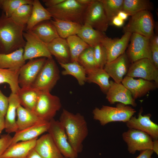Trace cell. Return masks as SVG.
<instances>
[{"label":"cell","instance_id":"cell-1","mask_svg":"<svg viewBox=\"0 0 158 158\" xmlns=\"http://www.w3.org/2000/svg\"><path fill=\"white\" fill-rule=\"evenodd\" d=\"M59 121L64 126L73 148L78 154L81 152L83 143L88 133L84 116L79 113L74 114L63 109Z\"/></svg>","mask_w":158,"mask_h":158},{"label":"cell","instance_id":"cell-2","mask_svg":"<svg viewBox=\"0 0 158 158\" xmlns=\"http://www.w3.org/2000/svg\"><path fill=\"white\" fill-rule=\"evenodd\" d=\"M26 26L15 23L3 12L0 16V54H7L24 48L23 32Z\"/></svg>","mask_w":158,"mask_h":158},{"label":"cell","instance_id":"cell-3","mask_svg":"<svg viewBox=\"0 0 158 158\" xmlns=\"http://www.w3.org/2000/svg\"><path fill=\"white\" fill-rule=\"evenodd\" d=\"M136 112L131 107L121 103L116 107L103 105L100 108L95 107L92 111L94 119L104 126L113 122H126Z\"/></svg>","mask_w":158,"mask_h":158},{"label":"cell","instance_id":"cell-4","mask_svg":"<svg viewBox=\"0 0 158 158\" xmlns=\"http://www.w3.org/2000/svg\"><path fill=\"white\" fill-rule=\"evenodd\" d=\"M87 6H83L76 0H65L47 10L54 19L71 21L83 25V18Z\"/></svg>","mask_w":158,"mask_h":158},{"label":"cell","instance_id":"cell-5","mask_svg":"<svg viewBox=\"0 0 158 158\" xmlns=\"http://www.w3.org/2000/svg\"><path fill=\"white\" fill-rule=\"evenodd\" d=\"M155 24L152 15L149 11H144L131 16L123 28L125 32L138 34L150 39L154 34Z\"/></svg>","mask_w":158,"mask_h":158},{"label":"cell","instance_id":"cell-6","mask_svg":"<svg viewBox=\"0 0 158 158\" xmlns=\"http://www.w3.org/2000/svg\"><path fill=\"white\" fill-rule=\"evenodd\" d=\"M60 78L59 71L52 58H47L32 87L50 92Z\"/></svg>","mask_w":158,"mask_h":158},{"label":"cell","instance_id":"cell-7","mask_svg":"<svg viewBox=\"0 0 158 158\" xmlns=\"http://www.w3.org/2000/svg\"><path fill=\"white\" fill-rule=\"evenodd\" d=\"M61 107L60 98L50 92L40 91L34 113L42 120L49 121L54 118Z\"/></svg>","mask_w":158,"mask_h":158},{"label":"cell","instance_id":"cell-8","mask_svg":"<svg viewBox=\"0 0 158 158\" xmlns=\"http://www.w3.org/2000/svg\"><path fill=\"white\" fill-rule=\"evenodd\" d=\"M61 154L66 158H77L78 154L68 141L65 128L59 121L54 118L49 121L47 131Z\"/></svg>","mask_w":158,"mask_h":158},{"label":"cell","instance_id":"cell-9","mask_svg":"<svg viewBox=\"0 0 158 158\" xmlns=\"http://www.w3.org/2000/svg\"><path fill=\"white\" fill-rule=\"evenodd\" d=\"M87 23L95 29L104 32L109 23L103 5L100 0H94L88 5L83 18V24Z\"/></svg>","mask_w":158,"mask_h":158},{"label":"cell","instance_id":"cell-10","mask_svg":"<svg viewBox=\"0 0 158 158\" xmlns=\"http://www.w3.org/2000/svg\"><path fill=\"white\" fill-rule=\"evenodd\" d=\"M122 137L127 145L128 150L130 154H134L137 151L152 149V138L146 133L129 129L123 133Z\"/></svg>","mask_w":158,"mask_h":158},{"label":"cell","instance_id":"cell-11","mask_svg":"<svg viewBox=\"0 0 158 158\" xmlns=\"http://www.w3.org/2000/svg\"><path fill=\"white\" fill-rule=\"evenodd\" d=\"M23 36L26 41L23 48V57L25 60L41 57H52L46 44L32 31L26 30L23 32Z\"/></svg>","mask_w":158,"mask_h":158},{"label":"cell","instance_id":"cell-12","mask_svg":"<svg viewBox=\"0 0 158 158\" xmlns=\"http://www.w3.org/2000/svg\"><path fill=\"white\" fill-rule=\"evenodd\" d=\"M130 39V43L127 55L132 63L144 58L152 60L149 38L138 34L132 33Z\"/></svg>","mask_w":158,"mask_h":158},{"label":"cell","instance_id":"cell-13","mask_svg":"<svg viewBox=\"0 0 158 158\" xmlns=\"http://www.w3.org/2000/svg\"><path fill=\"white\" fill-rule=\"evenodd\" d=\"M158 68L152 61L144 58L132 63L129 67L126 76L132 78H140L158 84Z\"/></svg>","mask_w":158,"mask_h":158},{"label":"cell","instance_id":"cell-14","mask_svg":"<svg viewBox=\"0 0 158 158\" xmlns=\"http://www.w3.org/2000/svg\"><path fill=\"white\" fill-rule=\"evenodd\" d=\"M46 59L41 57L29 60L21 67L18 77L20 88L32 87Z\"/></svg>","mask_w":158,"mask_h":158},{"label":"cell","instance_id":"cell-15","mask_svg":"<svg viewBox=\"0 0 158 158\" xmlns=\"http://www.w3.org/2000/svg\"><path fill=\"white\" fill-rule=\"evenodd\" d=\"M132 33L125 32L120 38L112 39L106 36L101 42L107 54V63L115 59L125 53Z\"/></svg>","mask_w":158,"mask_h":158},{"label":"cell","instance_id":"cell-16","mask_svg":"<svg viewBox=\"0 0 158 158\" xmlns=\"http://www.w3.org/2000/svg\"><path fill=\"white\" fill-rule=\"evenodd\" d=\"M142 109H140L138 117L133 116L126 122L129 129L140 130L147 133L154 139L158 138V125L150 119V114L142 116Z\"/></svg>","mask_w":158,"mask_h":158},{"label":"cell","instance_id":"cell-17","mask_svg":"<svg viewBox=\"0 0 158 158\" xmlns=\"http://www.w3.org/2000/svg\"><path fill=\"white\" fill-rule=\"evenodd\" d=\"M110 87L106 93V98L111 104L119 102L126 105L135 107L137 104L130 92L121 83L109 81Z\"/></svg>","mask_w":158,"mask_h":158},{"label":"cell","instance_id":"cell-18","mask_svg":"<svg viewBox=\"0 0 158 158\" xmlns=\"http://www.w3.org/2000/svg\"><path fill=\"white\" fill-rule=\"evenodd\" d=\"M121 83L130 92L135 100L158 87V84L155 82L141 78L135 79L127 76L123 78Z\"/></svg>","mask_w":158,"mask_h":158},{"label":"cell","instance_id":"cell-19","mask_svg":"<svg viewBox=\"0 0 158 158\" xmlns=\"http://www.w3.org/2000/svg\"><path fill=\"white\" fill-rule=\"evenodd\" d=\"M128 61L127 54L124 53L114 60L107 63L104 69L114 82L121 83L124 75L127 73Z\"/></svg>","mask_w":158,"mask_h":158},{"label":"cell","instance_id":"cell-20","mask_svg":"<svg viewBox=\"0 0 158 158\" xmlns=\"http://www.w3.org/2000/svg\"><path fill=\"white\" fill-rule=\"evenodd\" d=\"M34 149L42 158L64 157L49 133L37 139Z\"/></svg>","mask_w":158,"mask_h":158},{"label":"cell","instance_id":"cell-21","mask_svg":"<svg viewBox=\"0 0 158 158\" xmlns=\"http://www.w3.org/2000/svg\"><path fill=\"white\" fill-rule=\"evenodd\" d=\"M49 127V121L42 120L25 129L18 130L12 137L11 145L37 138L38 136L47 132Z\"/></svg>","mask_w":158,"mask_h":158},{"label":"cell","instance_id":"cell-22","mask_svg":"<svg viewBox=\"0 0 158 158\" xmlns=\"http://www.w3.org/2000/svg\"><path fill=\"white\" fill-rule=\"evenodd\" d=\"M46 44L51 55L55 57L59 63L71 62L70 51L66 39L59 37Z\"/></svg>","mask_w":158,"mask_h":158},{"label":"cell","instance_id":"cell-23","mask_svg":"<svg viewBox=\"0 0 158 158\" xmlns=\"http://www.w3.org/2000/svg\"><path fill=\"white\" fill-rule=\"evenodd\" d=\"M37 139L20 141L11 145L0 158H27L30 151L34 148Z\"/></svg>","mask_w":158,"mask_h":158},{"label":"cell","instance_id":"cell-24","mask_svg":"<svg viewBox=\"0 0 158 158\" xmlns=\"http://www.w3.org/2000/svg\"><path fill=\"white\" fill-rule=\"evenodd\" d=\"M23 53V48H20L8 54H0V68L19 70L25 63Z\"/></svg>","mask_w":158,"mask_h":158},{"label":"cell","instance_id":"cell-25","mask_svg":"<svg viewBox=\"0 0 158 158\" xmlns=\"http://www.w3.org/2000/svg\"><path fill=\"white\" fill-rule=\"evenodd\" d=\"M9 104L5 116L6 132L8 134L16 132L18 130L16 117L17 109L20 104L19 100L16 94L11 93L8 97Z\"/></svg>","mask_w":158,"mask_h":158},{"label":"cell","instance_id":"cell-26","mask_svg":"<svg viewBox=\"0 0 158 158\" xmlns=\"http://www.w3.org/2000/svg\"><path fill=\"white\" fill-rule=\"evenodd\" d=\"M31 31L45 44L49 43L59 37L55 27L50 20L39 23L35 26Z\"/></svg>","mask_w":158,"mask_h":158},{"label":"cell","instance_id":"cell-27","mask_svg":"<svg viewBox=\"0 0 158 158\" xmlns=\"http://www.w3.org/2000/svg\"><path fill=\"white\" fill-rule=\"evenodd\" d=\"M32 8L30 18L26 25V30L31 31L36 25L42 21L50 20L51 15L38 0H33Z\"/></svg>","mask_w":158,"mask_h":158},{"label":"cell","instance_id":"cell-28","mask_svg":"<svg viewBox=\"0 0 158 158\" xmlns=\"http://www.w3.org/2000/svg\"><path fill=\"white\" fill-rule=\"evenodd\" d=\"M85 71L87 82L96 84L102 91L106 94L110 87V76L104 68H95Z\"/></svg>","mask_w":158,"mask_h":158},{"label":"cell","instance_id":"cell-29","mask_svg":"<svg viewBox=\"0 0 158 158\" xmlns=\"http://www.w3.org/2000/svg\"><path fill=\"white\" fill-rule=\"evenodd\" d=\"M40 91L32 87H20L16 94L20 104L24 108L33 111L38 99Z\"/></svg>","mask_w":158,"mask_h":158},{"label":"cell","instance_id":"cell-30","mask_svg":"<svg viewBox=\"0 0 158 158\" xmlns=\"http://www.w3.org/2000/svg\"><path fill=\"white\" fill-rule=\"evenodd\" d=\"M77 35L90 47H93L101 43L107 36L104 32L93 28L87 23H84Z\"/></svg>","mask_w":158,"mask_h":158},{"label":"cell","instance_id":"cell-31","mask_svg":"<svg viewBox=\"0 0 158 158\" xmlns=\"http://www.w3.org/2000/svg\"><path fill=\"white\" fill-rule=\"evenodd\" d=\"M50 20L55 27L59 37L64 39L72 35H77L83 25L56 19L53 18Z\"/></svg>","mask_w":158,"mask_h":158},{"label":"cell","instance_id":"cell-32","mask_svg":"<svg viewBox=\"0 0 158 158\" xmlns=\"http://www.w3.org/2000/svg\"><path fill=\"white\" fill-rule=\"evenodd\" d=\"M17 115L16 122L18 130L25 129L43 120L39 117L33 111L24 108L20 104L17 109Z\"/></svg>","mask_w":158,"mask_h":158},{"label":"cell","instance_id":"cell-33","mask_svg":"<svg viewBox=\"0 0 158 158\" xmlns=\"http://www.w3.org/2000/svg\"><path fill=\"white\" fill-rule=\"evenodd\" d=\"M59 64L64 69L61 72L62 75L73 76L80 86L84 85L87 82L85 70L78 62L74 61L66 63Z\"/></svg>","mask_w":158,"mask_h":158},{"label":"cell","instance_id":"cell-34","mask_svg":"<svg viewBox=\"0 0 158 158\" xmlns=\"http://www.w3.org/2000/svg\"><path fill=\"white\" fill-rule=\"evenodd\" d=\"M153 7L152 4L148 0H123L122 11L132 16L142 11H150Z\"/></svg>","mask_w":158,"mask_h":158},{"label":"cell","instance_id":"cell-35","mask_svg":"<svg viewBox=\"0 0 158 158\" xmlns=\"http://www.w3.org/2000/svg\"><path fill=\"white\" fill-rule=\"evenodd\" d=\"M66 40L69 49L71 62H78L80 54L90 46L77 35L70 36Z\"/></svg>","mask_w":158,"mask_h":158},{"label":"cell","instance_id":"cell-36","mask_svg":"<svg viewBox=\"0 0 158 158\" xmlns=\"http://www.w3.org/2000/svg\"><path fill=\"white\" fill-rule=\"evenodd\" d=\"M19 70L0 68V84H8L12 93L17 94L20 88L18 83Z\"/></svg>","mask_w":158,"mask_h":158},{"label":"cell","instance_id":"cell-37","mask_svg":"<svg viewBox=\"0 0 158 158\" xmlns=\"http://www.w3.org/2000/svg\"><path fill=\"white\" fill-rule=\"evenodd\" d=\"M32 8V4H22L15 10L10 18L18 25L26 26L30 17Z\"/></svg>","mask_w":158,"mask_h":158},{"label":"cell","instance_id":"cell-38","mask_svg":"<svg viewBox=\"0 0 158 158\" xmlns=\"http://www.w3.org/2000/svg\"><path fill=\"white\" fill-rule=\"evenodd\" d=\"M108 19L110 25L112 19L122 11L123 0H100Z\"/></svg>","mask_w":158,"mask_h":158},{"label":"cell","instance_id":"cell-39","mask_svg":"<svg viewBox=\"0 0 158 158\" xmlns=\"http://www.w3.org/2000/svg\"><path fill=\"white\" fill-rule=\"evenodd\" d=\"M33 0H0V8L6 16L10 17L13 13L21 5L32 4Z\"/></svg>","mask_w":158,"mask_h":158},{"label":"cell","instance_id":"cell-40","mask_svg":"<svg viewBox=\"0 0 158 158\" xmlns=\"http://www.w3.org/2000/svg\"><path fill=\"white\" fill-rule=\"evenodd\" d=\"M78 62L85 70L97 68L94 59L93 47H89L85 49L79 56Z\"/></svg>","mask_w":158,"mask_h":158},{"label":"cell","instance_id":"cell-41","mask_svg":"<svg viewBox=\"0 0 158 158\" xmlns=\"http://www.w3.org/2000/svg\"><path fill=\"white\" fill-rule=\"evenodd\" d=\"M93 47L96 67L104 68L107 62V54L105 48L101 43L97 44Z\"/></svg>","mask_w":158,"mask_h":158},{"label":"cell","instance_id":"cell-42","mask_svg":"<svg viewBox=\"0 0 158 158\" xmlns=\"http://www.w3.org/2000/svg\"><path fill=\"white\" fill-rule=\"evenodd\" d=\"M12 137L9 134L1 135L0 138V157L11 145Z\"/></svg>","mask_w":158,"mask_h":158},{"label":"cell","instance_id":"cell-43","mask_svg":"<svg viewBox=\"0 0 158 158\" xmlns=\"http://www.w3.org/2000/svg\"><path fill=\"white\" fill-rule=\"evenodd\" d=\"M9 104L8 97L5 96L0 90V112L5 117Z\"/></svg>","mask_w":158,"mask_h":158},{"label":"cell","instance_id":"cell-44","mask_svg":"<svg viewBox=\"0 0 158 158\" xmlns=\"http://www.w3.org/2000/svg\"><path fill=\"white\" fill-rule=\"evenodd\" d=\"M152 60L156 67L158 68V46L150 44Z\"/></svg>","mask_w":158,"mask_h":158},{"label":"cell","instance_id":"cell-45","mask_svg":"<svg viewBox=\"0 0 158 158\" xmlns=\"http://www.w3.org/2000/svg\"><path fill=\"white\" fill-rule=\"evenodd\" d=\"M65 0H43L42 1L44 3L47 8H49L56 6L63 2Z\"/></svg>","mask_w":158,"mask_h":158},{"label":"cell","instance_id":"cell-46","mask_svg":"<svg viewBox=\"0 0 158 158\" xmlns=\"http://www.w3.org/2000/svg\"><path fill=\"white\" fill-rule=\"evenodd\" d=\"M139 155L135 158H151L154 153L152 150L149 149L140 151Z\"/></svg>","mask_w":158,"mask_h":158},{"label":"cell","instance_id":"cell-47","mask_svg":"<svg viewBox=\"0 0 158 158\" xmlns=\"http://www.w3.org/2000/svg\"><path fill=\"white\" fill-rule=\"evenodd\" d=\"M124 23V20L116 16L112 19L110 25H112L118 27H121L123 26Z\"/></svg>","mask_w":158,"mask_h":158},{"label":"cell","instance_id":"cell-48","mask_svg":"<svg viewBox=\"0 0 158 158\" xmlns=\"http://www.w3.org/2000/svg\"><path fill=\"white\" fill-rule=\"evenodd\" d=\"M4 116L0 112V135L3 130L5 128Z\"/></svg>","mask_w":158,"mask_h":158},{"label":"cell","instance_id":"cell-49","mask_svg":"<svg viewBox=\"0 0 158 158\" xmlns=\"http://www.w3.org/2000/svg\"><path fill=\"white\" fill-rule=\"evenodd\" d=\"M27 158H42L37 153L35 149H33L30 152Z\"/></svg>","mask_w":158,"mask_h":158},{"label":"cell","instance_id":"cell-50","mask_svg":"<svg viewBox=\"0 0 158 158\" xmlns=\"http://www.w3.org/2000/svg\"><path fill=\"white\" fill-rule=\"evenodd\" d=\"M117 16L122 20H124L127 19L129 16L126 12L121 11L118 13Z\"/></svg>","mask_w":158,"mask_h":158},{"label":"cell","instance_id":"cell-51","mask_svg":"<svg viewBox=\"0 0 158 158\" xmlns=\"http://www.w3.org/2000/svg\"><path fill=\"white\" fill-rule=\"evenodd\" d=\"M154 152H155L157 155H158V139H154L153 141L152 149Z\"/></svg>","mask_w":158,"mask_h":158},{"label":"cell","instance_id":"cell-52","mask_svg":"<svg viewBox=\"0 0 158 158\" xmlns=\"http://www.w3.org/2000/svg\"><path fill=\"white\" fill-rule=\"evenodd\" d=\"M77 2L81 5L83 6H87L92 2L94 0H76Z\"/></svg>","mask_w":158,"mask_h":158},{"label":"cell","instance_id":"cell-53","mask_svg":"<svg viewBox=\"0 0 158 158\" xmlns=\"http://www.w3.org/2000/svg\"><path fill=\"white\" fill-rule=\"evenodd\" d=\"M151 158H153L152 157Z\"/></svg>","mask_w":158,"mask_h":158},{"label":"cell","instance_id":"cell-54","mask_svg":"<svg viewBox=\"0 0 158 158\" xmlns=\"http://www.w3.org/2000/svg\"><path fill=\"white\" fill-rule=\"evenodd\" d=\"M63 158H65V157H64Z\"/></svg>","mask_w":158,"mask_h":158}]
</instances>
